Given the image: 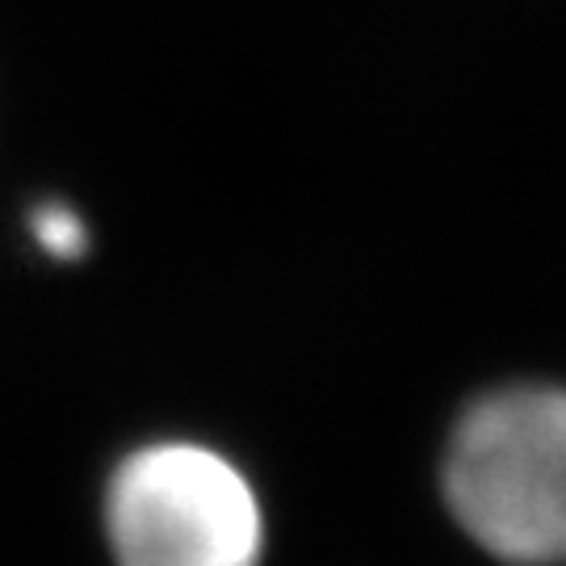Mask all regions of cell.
<instances>
[{
    "instance_id": "cell-2",
    "label": "cell",
    "mask_w": 566,
    "mask_h": 566,
    "mask_svg": "<svg viewBox=\"0 0 566 566\" xmlns=\"http://www.w3.org/2000/svg\"><path fill=\"white\" fill-rule=\"evenodd\" d=\"M114 566H261L264 507L252 479L202 441L122 453L102 491Z\"/></svg>"
},
{
    "instance_id": "cell-1",
    "label": "cell",
    "mask_w": 566,
    "mask_h": 566,
    "mask_svg": "<svg viewBox=\"0 0 566 566\" xmlns=\"http://www.w3.org/2000/svg\"><path fill=\"white\" fill-rule=\"evenodd\" d=\"M453 521L512 566H566V390L516 386L462 416L446 453Z\"/></svg>"
},
{
    "instance_id": "cell-3",
    "label": "cell",
    "mask_w": 566,
    "mask_h": 566,
    "mask_svg": "<svg viewBox=\"0 0 566 566\" xmlns=\"http://www.w3.org/2000/svg\"><path fill=\"white\" fill-rule=\"evenodd\" d=\"M30 240L51 261H81L88 252V223L67 202H42L30 210Z\"/></svg>"
}]
</instances>
